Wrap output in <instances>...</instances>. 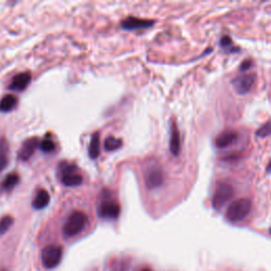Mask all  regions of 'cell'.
<instances>
[{"label": "cell", "instance_id": "d6986e66", "mask_svg": "<svg viewBox=\"0 0 271 271\" xmlns=\"http://www.w3.org/2000/svg\"><path fill=\"white\" fill-rule=\"evenodd\" d=\"M8 144L4 141L0 143V172H2L8 164Z\"/></svg>", "mask_w": 271, "mask_h": 271}, {"label": "cell", "instance_id": "3957f363", "mask_svg": "<svg viewBox=\"0 0 271 271\" xmlns=\"http://www.w3.org/2000/svg\"><path fill=\"white\" fill-rule=\"evenodd\" d=\"M63 248L58 245H49L43 249L42 251V263L43 265L52 269L57 267L62 260Z\"/></svg>", "mask_w": 271, "mask_h": 271}, {"label": "cell", "instance_id": "cb8c5ba5", "mask_svg": "<svg viewBox=\"0 0 271 271\" xmlns=\"http://www.w3.org/2000/svg\"><path fill=\"white\" fill-rule=\"evenodd\" d=\"M251 66H252V62H251L250 60H247V61H245L244 63H242V64L240 65V70H241V71L248 70Z\"/></svg>", "mask_w": 271, "mask_h": 271}, {"label": "cell", "instance_id": "9a60e30c", "mask_svg": "<svg viewBox=\"0 0 271 271\" xmlns=\"http://www.w3.org/2000/svg\"><path fill=\"white\" fill-rule=\"evenodd\" d=\"M17 104V99L13 95H8L3 98V100L0 101V111L3 113H9L12 109L15 108Z\"/></svg>", "mask_w": 271, "mask_h": 271}, {"label": "cell", "instance_id": "4fadbf2b", "mask_svg": "<svg viewBox=\"0 0 271 271\" xmlns=\"http://www.w3.org/2000/svg\"><path fill=\"white\" fill-rule=\"evenodd\" d=\"M170 149H171V153L175 156L179 155L180 153V136H179L178 128H177L175 123H172V126H171Z\"/></svg>", "mask_w": 271, "mask_h": 271}, {"label": "cell", "instance_id": "5b68a950", "mask_svg": "<svg viewBox=\"0 0 271 271\" xmlns=\"http://www.w3.org/2000/svg\"><path fill=\"white\" fill-rule=\"evenodd\" d=\"M61 180L67 186H78L83 182L82 176L78 172V167L70 163H64L61 166Z\"/></svg>", "mask_w": 271, "mask_h": 271}, {"label": "cell", "instance_id": "2e32d148", "mask_svg": "<svg viewBox=\"0 0 271 271\" xmlns=\"http://www.w3.org/2000/svg\"><path fill=\"white\" fill-rule=\"evenodd\" d=\"M100 155V136L99 134H93L90 145H89V156L92 159L98 158Z\"/></svg>", "mask_w": 271, "mask_h": 271}, {"label": "cell", "instance_id": "6da1fadb", "mask_svg": "<svg viewBox=\"0 0 271 271\" xmlns=\"http://www.w3.org/2000/svg\"><path fill=\"white\" fill-rule=\"evenodd\" d=\"M251 207V201L247 198L234 200L228 207L226 211V217L231 222H238L244 220L250 214Z\"/></svg>", "mask_w": 271, "mask_h": 271}, {"label": "cell", "instance_id": "83f0119b", "mask_svg": "<svg viewBox=\"0 0 271 271\" xmlns=\"http://www.w3.org/2000/svg\"><path fill=\"white\" fill-rule=\"evenodd\" d=\"M269 232H270V234H271V229H270V231H269Z\"/></svg>", "mask_w": 271, "mask_h": 271}, {"label": "cell", "instance_id": "ba28073f", "mask_svg": "<svg viewBox=\"0 0 271 271\" xmlns=\"http://www.w3.org/2000/svg\"><path fill=\"white\" fill-rule=\"evenodd\" d=\"M120 205L111 200L103 201L99 207V215L100 217L105 219H116L120 215Z\"/></svg>", "mask_w": 271, "mask_h": 271}, {"label": "cell", "instance_id": "4316f807", "mask_svg": "<svg viewBox=\"0 0 271 271\" xmlns=\"http://www.w3.org/2000/svg\"><path fill=\"white\" fill-rule=\"evenodd\" d=\"M0 271H7V270L6 269H3V270H0Z\"/></svg>", "mask_w": 271, "mask_h": 271}, {"label": "cell", "instance_id": "8fae6325", "mask_svg": "<svg viewBox=\"0 0 271 271\" xmlns=\"http://www.w3.org/2000/svg\"><path fill=\"white\" fill-rule=\"evenodd\" d=\"M237 140V133L233 132V130H227L219 134L215 140V145L218 148H225L234 143Z\"/></svg>", "mask_w": 271, "mask_h": 271}, {"label": "cell", "instance_id": "7c38bea8", "mask_svg": "<svg viewBox=\"0 0 271 271\" xmlns=\"http://www.w3.org/2000/svg\"><path fill=\"white\" fill-rule=\"evenodd\" d=\"M31 82V74L29 72H23L17 74L11 82L10 88L12 90H24L29 85Z\"/></svg>", "mask_w": 271, "mask_h": 271}, {"label": "cell", "instance_id": "e0dca14e", "mask_svg": "<svg viewBox=\"0 0 271 271\" xmlns=\"http://www.w3.org/2000/svg\"><path fill=\"white\" fill-rule=\"evenodd\" d=\"M18 182H20V177H18L17 174L13 173V174L8 175L2 184V190L3 191H11L12 189L15 188V185Z\"/></svg>", "mask_w": 271, "mask_h": 271}, {"label": "cell", "instance_id": "5bb4252c", "mask_svg": "<svg viewBox=\"0 0 271 271\" xmlns=\"http://www.w3.org/2000/svg\"><path fill=\"white\" fill-rule=\"evenodd\" d=\"M50 201V195L46 190H41L36 194L35 199L33 200V207L37 210L46 208Z\"/></svg>", "mask_w": 271, "mask_h": 271}, {"label": "cell", "instance_id": "44dd1931", "mask_svg": "<svg viewBox=\"0 0 271 271\" xmlns=\"http://www.w3.org/2000/svg\"><path fill=\"white\" fill-rule=\"evenodd\" d=\"M40 146H41L42 151L45 152V153H51V152L54 151V148H55L54 142L52 141L51 139H48V138L43 140V142L41 143Z\"/></svg>", "mask_w": 271, "mask_h": 271}, {"label": "cell", "instance_id": "d4e9b609", "mask_svg": "<svg viewBox=\"0 0 271 271\" xmlns=\"http://www.w3.org/2000/svg\"><path fill=\"white\" fill-rule=\"evenodd\" d=\"M266 172H267L268 174H270V173H271V161L269 162V164H268V166H267V169H266Z\"/></svg>", "mask_w": 271, "mask_h": 271}, {"label": "cell", "instance_id": "484cf974", "mask_svg": "<svg viewBox=\"0 0 271 271\" xmlns=\"http://www.w3.org/2000/svg\"><path fill=\"white\" fill-rule=\"evenodd\" d=\"M142 271H151V270H148V269H144V270H142Z\"/></svg>", "mask_w": 271, "mask_h": 271}, {"label": "cell", "instance_id": "603a6c76", "mask_svg": "<svg viewBox=\"0 0 271 271\" xmlns=\"http://www.w3.org/2000/svg\"><path fill=\"white\" fill-rule=\"evenodd\" d=\"M220 45H221V47H223V48H227V47L232 46V42L230 40V37L229 36H223L221 39V41H220Z\"/></svg>", "mask_w": 271, "mask_h": 271}, {"label": "cell", "instance_id": "9c48e42d", "mask_svg": "<svg viewBox=\"0 0 271 271\" xmlns=\"http://www.w3.org/2000/svg\"><path fill=\"white\" fill-rule=\"evenodd\" d=\"M154 22L148 21V20H141V18L137 17H127L121 24L123 29L126 30H139V29H147V28H151L153 26Z\"/></svg>", "mask_w": 271, "mask_h": 271}, {"label": "cell", "instance_id": "ac0fdd59", "mask_svg": "<svg viewBox=\"0 0 271 271\" xmlns=\"http://www.w3.org/2000/svg\"><path fill=\"white\" fill-rule=\"evenodd\" d=\"M105 149L108 152H113V151H117L121 146H122V140L115 138V137H108L105 140L104 143Z\"/></svg>", "mask_w": 271, "mask_h": 271}, {"label": "cell", "instance_id": "7402d4cb", "mask_svg": "<svg viewBox=\"0 0 271 271\" xmlns=\"http://www.w3.org/2000/svg\"><path fill=\"white\" fill-rule=\"evenodd\" d=\"M13 225V218L11 216H7L0 221V233H5L7 230L10 229Z\"/></svg>", "mask_w": 271, "mask_h": 271}, {"label": "cell", "instance_id": "8992f818", "mask_svg": "<svg viewBox=\"0 0 271 271\" xmlns=\"http://www.w3.org/2000/svg\"><path fill=\"white\" fill-rule=\"evenodd\" d=\"M144 181L149 190L159 188L164 181V174L161 167L156 164L149 165L144 172Z\"/></svg>", "mask_w": 271, "mask_h": 271}, {"label": "cell", "instance_id": "ffe728a7", "mask_svg": "<svg viewBox=\"0 0 271 271\" xmlns=\"http://www.w3.org/2000/svg\"><path fill=\"white\" fill-rule=\"evenodd\" d=\"M269 135H271V121L265 123L264 125H261V127L256 130V136L259 138H265Z\"/></svg>", "mask_w": 271, "mask_h": 271}, {"label": "cell", "instance_id": "30bf717a", "mask_svg": "<svg viewBox=\"0 0 271 271\" xmlns=\"http://www.w3.org/2000/svg\"><path fill=\"white\" fill-rule=\"evenodd\" d=\"M37 145H39V140H37L36 138L28 139L27 141L23 144L20 154H18V157H20L21 160L26 161L28 160V159H30L32 155L34 154Z\"/></svg>", "mask_w": 271, "mask_h": 271}, {"label": "cell", "instance_id": "52a82bcc", "mask_svg": "<svg viewBox=\"0 0 271 271\" xmlns=\"http://www.w3.org/2000/svg\"><path fill=\"white\" fill-rule=\"evenodd\" d=\"M255 83V74H244V76H238L232 81L233 87L239 95H246Z\"/></svg>", "mask_w": 271, "mask_h": 271}, {"label": "cell", "instance_id": "277c9868", "mask_svg": "<svg viewBox=\"0 0 271 271\" xmlns=\"http://www.w3.org/2000/svg\"><path fill=\"white\" fill-rule=\"evenodd\" d=\"M233 194H234V190L230 184L226 182H218L213 195V207L220 209L223 204L232 198Z\"/></svg>", "mask_w": 271, "mask_h": 271}, {"label": "cell", "instance_id": "7a4b0ae2", "mask_svg": "<svg viewBox=\"0 0 271 271\" xmlns=\"http://www.w3.org/2000/svg\"><path fill=\"white\" fill-rule=\"evenodd\" d=\"M87 223V216L81 211L72 212L65 222L63 233L66 237H73L81 233Z\"/></svg>", "mask_w": 271, "mask_h": 271}]
</instances>
